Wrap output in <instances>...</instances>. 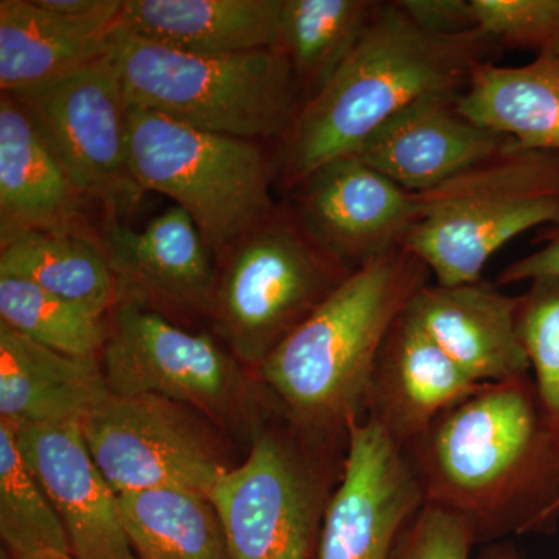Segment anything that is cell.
<instances>
[{"instance_id":"1","label":"cell","mask_w":559,"mask_h":559,"mask_svg":"<svg viewBox=\"0 0 559 559\" xmlns=\"http://www.w3.org/2000/svg\"><path fill=\"white\" fill-rule=\"evenodd\" d=\"M404 452L426 506L459 518L476 546L557 527L559 436L532 374L481 385Z\"/></svg>"},{"instance_id":"2","label":"cell","mask_w":559,"mask_h":559,"mask_svg":"<svg viewBox=\"0 0 559 559\" xmlns=\"http://www.w3.org/2000/svg\"><path fill=\"white\" fill-rule=\"evenodd\" d=\"M502 50L481 31H428L401 7L378 2L355 49L301 105L275 153L277 179L294 190L326 162L349 156L393 116L433 95H462L474 70Z\"/></svg>"},{"instance_id":"3","label":"cell","mask_w":559,"mask_h":559,"mask_svg":"<svg viewBox=\"0 0 559 559\" xmlns=\"http://www.w3.org/2000/svg\"><path fill=\"white\" fill-rule=\"evenodd\" d=\"M406 246L356 267L257 367L286 421L312 439L348 443L393 323L430 283Z\"/></svg>"},{"instance_id":"4","label":"cell","mask_w":559,"mask_h":559,"mask_svg":"<svg viewBox=\"0 0 559 559\" xmlns=\"http://www.w3.org/2000/svg\"><path fill=\"white\" fill-rule=\"evenodd\" d=\"M128 105L198 130L282 140L304 105L282 47L248 53H187L119 27L110 36Z\"/></svg>"},{"instance_id":"5","label":"cell","mask_w":559,"mask_h":559,"mask_svg":"<svg viewBox=\"0 0 559 559\" xmlns=\"http://www.w3.org/2000/svg\"><path fill=\"white\" fill-rule=\"evenodd\" d=\"M419 194L406 249L443 286L477 282L489 259L532 229L559 226V153L518 143Z\"/></svg>"},{"instance_id":"6","label":"cell","mask_w":559,"mask_h":559,"mask_svg":"<svg viewBox=\"0 0 559 559\" xmlns=\"http://www.w3.org/2000/svg\"><path fill=\"white\" fill-rule=\"evenodd\" d=\"M132 175L186 210L209 248L223 252L277 212L275 157L253 140L198 130L128 105Z\"/></svg>"},{"instance_id":"7","label":"cell","mask_w":559,"mask_h":559,"mask_svg":"<svg viewBox=\"0 0 559 559\" xmlns=\"http://www.w3.org/2000/svg\"><path fill=\"white\" fill-rule=\"evenodd\" d=\"M345 455L347 444L311 439L289 423L257 432L245 462L224 471L209 496L230 559H318Z\"/></svg>"},{"instance_id":"8","label":"cell","mask_w":559,"mask_h":559,"mask_svg":"<svg viewBox=\"0 0 559 559\" xmlns=\"http://www.w3.org/2000/svg\"><path fill=\"white\" fill-rule=\"evenodd\" d=\"M355 270L277 210L229 249L212 311L230 355L259 367Z\"/></svg>"},{"instance_id":"9","label":"cell","mask_w":559,"mask_h":559,"mask_svg":"<svg viewBox=\"0 0 559 559\" xmlns=\"http://www.w3.org/2000/svg\"><path fill=\"white\" fill-rule=\"evenodd\" d=\"M13 97L83 200L105 209L106 221H120L138 207L145 191L132 175L128 102L112 50L49 86Z\"/></svg>"},{"instance_id":"10","label":"cell","mask_w":559,"mask_h":559,"mask_svg":"<svg viewBox=\"0 0 559 559\" xmlns=\"http://www.w3.org/2000/svg\"><path fill=\"white\" fill-rule=\"evenodd\" d=\"M102 369L114 395H151L230 421L248 403L238 359L205 333L127 301L114 308Z\"/></svg>"},{"instance_id":"11","label":"cell","mask_w":559,"mask_h":559,"mask_svg":"<svg viewBox=\"0 0 559 559\" xmlns=\"http://www.w3.org/2000/svg\"><path fill=\"white\" fill-rule=\"evenodd\" d=\"M95 465L119 496L178 489L210 496L227 469L182 404L108 393L80 421Z\"/></svg>"},{"instance_id":"12","label":"cell","mask_w":559,"mask_h":559,"mask_svg":"<svg viewBox=\"0 0 559 559\" xmlns=\"http://www.w3.org/2000/svg\"><path fill=\"white\" fill-rule=\"evenodd\" d=\"M423 507L403 448L371 419L353 423L344 471L323 516L318 559H393Z\"/></svg>"},{"instance_id":"13","label":"cell","mask_w":559,"mask_h":559,"mask_svg":"<svg viewBox=\"0 0 559 559\" xmlns=\"http://www.w3.org/2000/svg\"><path fill=\"white\" fill-rule=\"evenodd\" d=\"M294 191L301 226L352 270L404 246L421 215L418 193L355 154L326 162Z\"/></svg>"},{"instance_id":"14","label":"cell","mask_w":559,"mask_h":559,"mask_svg":"<svg viewBox=\"0 0 559 559\" xmlns=\"http://www.w3.org/2000/svg\"><path fill=\"white\" fill-rule=\"evenodd\" d=\"M16 430L28 466L64 525L73 559H135L119 495L95 465L80 423Z\"/></svg>"},{"instance_id":"15","label":"cell","mask_w":559,"mask_h":559,"mask_svg":"<svg viewBox=\"0 0 559 559\" xmlns=\"http://www.w3.org/2000/svg\"><path fill=\"white\" fill-rule=\"evenodd\" d=\"M484 384L471 380L411 314L390 329L366 390L364 418L406 450L443 412Z\"/></svg>"},{"instance_id":"16","label":"cell","mask_w":559,"mask_h":559,"mask_svg":"<svg viewBox=\"0 0 559 559\" xmlns=\"http://www.w3.org/2000/svg\"><path fill=\"white\" fill-rule=\"evenodd\" d=\"M430 340L477 384L532 374L520 333V296L480 278L462 285L430 282L409 305Z\"/></svg>"},{"instance_id":"17","label":"cell","mask_w":559,"mask_h":559,"mask_svg":"<svg viewBox=\"0 0 559 559\" xmlns=\"http://www.w3.org/2000/svg\"><path fill=\"white\" fill-rule=\"evenodd\" d=\"M460 95L412 103L378 128L355 156L412 193H425L513 142L474 123Z\"/></svg>"},{"instance_id":"18","label":"cell","mask_w":559,"mask_h":559,"mask_svg":"<svg viewBox=\"0 0 559 559\" xmlns=\"http://www.w3.org/2000/svg\"><path fill=\"white\" fill-rule=\"evenodd\" d=\"M86 201L27 109L0 95V241L32 231L80 234Z\"/></svg>"},{"instance_id":"19","label":"cell","mask_w":559,"mask_h":559,"mask_svg":"<svg viewBox=\"0 0 559 559\" xmlns=\"http://www.w3.org/2000/svg\"><path fill=\"white\" fill-rule=\"evenodd\" d=\"M102 248L121 290H139L176 307L212 308L218 278L209 246L179 205L162 212L142 230L106 221Z\"/></svg>"},{"instance_id":"20","label":"cell","mask_w":559,"mask_h":559,"mask_svg":"<svg viewBox=\"0 0 559 559\" xmlns=\"http://www.w3.org/2000/svg\"><path fill=\"white\" fill-rule=\"evenodd\" d=\"M108 393L98 358L62 355L0 323V421L80 423Z\"/></svg>"},{"instance_id":"21","label":"cell","mask_w":559,"mask_h":559,"mask_svg":"<svg viewBox=\"0 0 559 559\" xmlns=\"http://www.w3.org/2000/svg\"><path fill=\"white\" fill-rule=\"evenodd\" d=\"M285 0H124L120 25L194 55L248 53L280 47Z\"/></svg>"},{"instance_id":"22","label":"cell","mask_w":559,"mask_h":559,"mask_svg":"<svg viewBox=\"0 0 559 559\" xmlns=\"http://www.w3.org/2000/svg\"><path fill=\"white\" fill-rule=\"evenodd\" d=\"M121 17V16H120ZM119 20H81L36 0L0 2V87L21 95L49 86L110 51Z\"/></svg>"},{"instance_id":"23","label":"cell","mask_w":559,"mask_h":559,"mask_svg":"<svg viewBox=\"0 0 559 559\" xmlns=\"http://www.w3.org/2000/svg\"><path fill=\"white\" fill-rule=\"evenodd\" d=\"M459 108L524 148L559 153V53L524 66L485 62L474 70Z\"/></svg>"},{"instance_id":"24","label":"cell","mask_w":559,"mask_h":559,"mask_svg":"<svg viewBox=\"0 0 559 559\" xmlns=\"http://www.w3.org/2000/svg\"><path fill=\"white\" fill-rule=\"evenodd\" d=\"M0 277L31 282L98 318L119 305L121 293L105 250L80 234L32 231L3 242Z\"/></svg>"},{"instance_id":"25","label":"cell","mask_w":559,"mask_h":559,"mask_svg":"<svg viewBox=\"0 0 559 559\" xmlns=\"http://www.w3.org/2000/svg\"><path fill=\"white\" fill-rule=\"evenodd\" d=\"M135 559H230L207 496L159 489L119 496Z\"/></svg>"},{"instance_id":"26","label":"cell","mask_w":559,"mask_h":559,"mask_svg":"<svg viewBox=\"0 0 559 559\" xmlns=\"http://www.w3.org/2000/svg\"><path fill=\"white\" fill-rule=\"evenodd\" d=\"M373 0H285L280 47L288 55L304 103L337 72L366 31Z\"/></svg>"},{"instance_id":"27","label":"cell","mask_w":559,"mask_h":559,"mask_svg":"<svg viewBox=\"0 0 559 559\" xmlns=\"http://www.w3.org/2000/svg\"><path fill=\"white\" fill-rule=\"evenodd\" d=\"M0 539L10 559L70 555L64 525L17 443L0 421Z\"/></svg>"},{"instance_id":"28","label":"cell","mask_w":559,"mask_h":559,"mask_svg":"<svg viewBox=\"0 0 559 559\" xmlns=\"http://www.w3.org/2000/svg\"><path fill=\"white\" fill-rule=\"evenodd\" d=\"M0 323L76 358H98L108 336L103 318L13 277H0Z\"/></svg>"},{"instance_id":"29","label":"cell","mask_w":559,"mask_h":559,"mask_svg":"<svg viewBox=\"0 0 559 559\" xmlns=\"http://www.w3.org/2000/svg\"><path fill=\"white\" fill-rule=\"evenodd\" d=\"M520 333L540 403L559 436V277L528 283L520 296Z\"/></svg>"},{"instance_id":"30","label":"cell","mask_w":559,"mask_h":559,"mask_svg":"<svg viewBox=\"0 0 559 559\" xmlns=\"http://www.w3.org/2000/svg\"><path fill=\"white\" fill-rule=\"evenodd\" d=\"M471 21L500 49L559 53V0H469Z\"/></svg>"},{"instance_id":"31","label":"cell","mask_w":559,"mask_h":559,"mask_svg":"<svg viewBox=\"0 0 559 559\" xmlns=\"http://www.w3.org/2000/svg\"><path fill=\"white\" fill-rule=\"evenodd\" d=\"M474 546L476 540L459 518L425 503L404 532L393 559H471Z\"/></svg>"},{"instance_id":"32","label":"cell","mask_w":559,"mask_h":559,"mask_svg":"<svg viewBox=\"0 0 559 559\" xmlns=\"http://www.w3.org/2000/svg\"><path fill=\"white\" fill-rule=\"evenodd\" d=\"M535 242L538 249L503 267L496 285L509 286L532 283L533 280L559 277V226L539 229Z\"/></svg>"},{"instance_id":"33","label":"cell","mask_w":559,"mask_h":559,"mask_svg":"<svg viewBox=\"0 0 559 559\" xmlns=\"http://www.w3.org/2000/svg\"><path fill=\"white\" fill-rule=\"evenodd\" d=\"M423 27L439 33L474 31L469 0H400Z\"/></svg>"},{"instance_id":"34","label":"cell","mask_w":559,"mask_h":559,"mask_svg":"<svg viewBox=\"0 0 559 559\" xmlns=\"http://www.w3.org/2000/svg\"><path fill=\"white\" fill-rule=\"evenodd\" d=\"M476 559H521L513 544L492 543L481 549Z\"/></svg>"},{"instance_id":"35","label":"cell","mask_w":559,"mask_h":559,"mask_svg":"<svg viewBox=\"0 0 559 559\" xmlns=\"http://www.w3.org/2000/svg\"><path fill=\"white\" fill-rule=\"evenodd\" d=\"M38 559H73L70 557V555L66 554H53V555H47V557H40Z\"/></svg>"},{"instance_id":"36","label":"cell","mask_w":559,"mask_h":559,"mask_svg":"<svg viewBox=\"0 0 559 559\" xmlns=\"http://www.w3.org/2000/svg\"><path fill=\"white\" fill-rule=\"evenodd\" d=\"M557 514H558V518H559V500H558V503H557Z\"/></svg>"}]
</instances>
